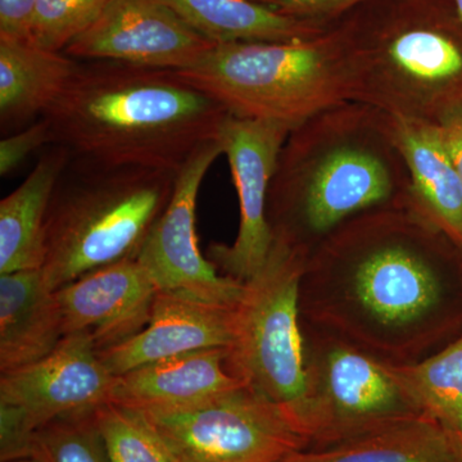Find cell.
<instances>
[{"instance_id":"obj_1","label":"cell","mask_w":462,"mask_h":462,"mask_svg":"<svg viewBox=\"0 0 462 462\" xmlns=\"http://www.w3.org/2000/svg\"><path fill=\"white\" fill-rule=\"evenodd\" d=\"M300 312L382 363H418L462 333V249L409 206L356 215L309 254Z\"/></svg>"},{"instance_id":"obj_2","label":"cell","mask_w":462,"mask_h":462,"mask_svg":"<svg viewBox=\"0 0 462 462\" xmlns=\"http://www.w3.org/2000/svg\"><path fill=\"white\" fill-rule=\"evenodd\" d=\"M410 185L393 117L346 100L289 133L270 184L267 218L273 238L310 254L356 215L409 205Z\"/></svg>"},{"instance_id":"obj_3","label":"cell","mask_w":462,"mask_h":462,"mask_svg":"<svg viewBox=\"0 0 462 462\" xmlns=\"http://www.w3.org/2000/svg\"><path fill=\"white\" fill-rule=\"evenodd\" d=\"M227 116L175 69L90 60L42 118L72 158L178 173Z\"/></svg>"},{"instance_id":"obj_4","label":"cell","mask_w":462,"mask_h":462,"mask_svg":"<svg viewBox=\"0 0 462 462\" xmlns=\"http://www.w3.org/2000/svg\"><path fill=\"white\" fill-rule=\"evenodd\" d=\"M356 100L439 124L462 100V20L452 0H380L346 12Z\"/></svg>"},{"instance_id":"obj_5","label":"cell","mask_w":462,"mask_h":462,"mask_svg":"<svg viewBox=\"0 0 462 462\" xmlns=\"http://www.w3.org/2000/svg\"><path fill=\"white\" fill-rule=\"evenodd\" d=\"M176 74L231 116L294 129L324 109L356 100L354 26L346 14L306 41L221 42Z\"/></svg>"},{"instance_id":"obj_6","label":"cell","mask_w":462,"mask_h":462,"mask_svg":"<svg viewBox=\"0 0 462 462\" xmlns=\"http://www.w3.org/2000/svg\"><path fill=\"white\" fill-rule=\"evenodd\" d=\"M178 173L71 158L51 196L42 272L58 291L85 273L136 260L171 199Z\"/></svg>"},{"instance_id":"obj_7","label":"cell","mask_w":462,"mask_h":462,"mask_svg":"<svg viewBox=\"0 0 462 462\" xmlns=\"http://www.w3.org/2000/svg\"><path fill=\"white\" fill-rule=\"evenodd\" d=\"M309 252L273 238L269 256L234 306L226 367L248 388L293 407L305 383L300 285Z\"/></svg>"},{"instance_id":"obj_8","label":"cell","mask_w":462,"mask_h":462,"mask_svg":"<svg viewBox=\"0 0 462 462\" xmlns=\"http://www.w3.org/2000/svg\"><path fill=\"white\" fill-rule=\"evenodd\" d=\"M302 327L305 383L291 410L309 448H327L425 416L387 365L329 333Z\"/></svg>"},{"instance_id":"obj_9","label":"cell","mask_w":462,"mask_h":462,"mask_svg":"<svg viewBox=\"0 0 462 462\" xmlns=\"http://www.w3.org/2000/svg\"><path fill=\"white\" fill-rule=\"evenodd\" d=\"M143 413L181 462H282L310 447L288 404L248 387L190 409Z\"/></svg>"},{"instance_id":"obj_10","label":"cell","mask_w":462,"mask_h":462,"mask_svg":"<svg viewBox=\"0 0 462 462\" xmlns=\"http://www.w3.org/2000/svg\"><path fill=\"white\" fill-rule=\"evenodd\" d=\"M114 374L89 334H69L38 363L0 376V460L30 457L36 430L69 413L109 402Z\"/></svg>"},{"instance_id":"obj_11","label":"cell","mask_w":462,"mask_h":462,"mask_svg":"<svg viewBox=\"0 0 462 462\" xmlns=\"http://www.w3.org/2000/svg\"><path fill=\"white\" fill-rule=\"evenodd\" d=\"M223 154L217 139L203 143L176 175L175 188L165 211L158 218L136 260L158 291H172L212 303L234 307L243 282L220 273L200 254L196 209L200 187L209 167Z\"/></svg>"},{"instance_id":"obj_12","label":"cell","mask_w":462,"mask_h":462,"mask_svg":"<svg viewBox=\"0 0 462 462\" xmlns=\"http://www.w3.org/2000/svg\"><path fill=\"white\" fill-rule=\"evenodd\" d=\"M291 127L227 116L217 135L239 200V229L231 245L212 243L207 257L224 276L245 282L263 267L273 247L267 218L270 184Z\"/></svg>"},{"instance_id":"obj_13","label":"cell","mask_w":462,"mask_h":462,"mask_svg":"<svg viewBox=\"0 0 462 462\" xmlns=\"http://www.w3.org/2000/svg\"><path fill=\"white\" fill-rule=\"evenodd\" d=\"M214 47L162 0H109L63 53L179 71L196 66Z\"/></svg>"},{"instance_id":"obj_14","label":"cell","mask_w":462,"mask_h":462,"mask_svg":"<svg viewBox=\"0 0 462 462\" xmlns=\"http://www.w3.org/2000/svg\"><path fill=\"white\" fill-rule=\"evenodd\" d=\"M157 291L138 260L93 270L56 291L63 333L89 334L98 352L121 345L147 327Z\"/></svg>"},{"instance_id":"obj_15","label":"cell","mask_w":462,"mask_h":462,"mask_svg":"<svg viewBox=\"0 0 462 462\" xmlns=\"http://www.w3.org/2000/svg\"><path fill=\"white\" fill-rule=\"evenodd\" d=\"M233 309L158 291L147 327L126 342L98 352L100 361L109 373L120 375L173 356L229 348Z\"/></svg>"},{"instance_id":"obj_16","label":"cell","mask_w":462,"mask_h":462,"mask_svg":"<svg viewBox=\"0 0 462 462\" xmlns=\"http://www.w3.org/2000/svg\"><path fill=\"white\" fill-rule=\"evenodd\" d=\"M226 348L173 356L115 376L109 402L142 412L190 409L247 387L226 367Z\"/></svg>"},{"instance_id":"obj_17","label":"cell","mask_w":462,"mask_h":462,"mask_svg":"<svg viewBox=\"0 0 462 462\" xmlns=\"http://www.w3.org/2000/svg\"><path fill=\"white\" fill-rule=\"evenodd\" d=\"M410 173L409 206L462 249V182L439 124L393 117Z\"/></svg>"},{"instance_id":"obj_18","label":"cell","mask_w":462,"mask_h":462,"mask_svg":"<svg viewBox=\"0 0 462 462\" xmlns=\"http://www.w3.org/2000/svg\"><path fill=\"white\" fill-rule=\"evenodd\" d=\"M65 338L56 291L42 269L0 275V373L51 355Z\"/></svg>"},{"instance_id":"obj_19","label":"cell","mask_w":462,"mask_h":462,"mask_svg":"<svg viewBox=\"0 0 462 462\" xmlns=\"http://www.w3.org/2000/svg\"><path fill=\"white\" fill-rule=\"evenodd\" d=\"M63 51L44 50L29 39L0 35L2 132L23 129L47 114L78 69Z\"/></svg>"},{"instance_id":"obj_20","label":"cell","mask_w":462,"mask_h":462,"mask_svg":"<svg viewBox=\"0 0 462 462\" xmlns=\"http://www.w3.org/2000/svg\"><path fill=\"white\" fill-rule=\"evenodd\" d=\"M71 158L62 145H48L26 180L0 202V275L44 266L48 209Z\"/></svg>"},{"instance_id":"obj_21","label":"cell","mask_w":462,"mask_h":462,"mask_svg":"<svg viewBox=\"0 0 462 462\" xmlns=\"http://www.w3.org/2000/svg\"><path fill=\"white\" fill-rule=\"evenodd\" d=\"M197 32L221 42L306 41L327 32L334 21L279 14L256 0H162Z\"/></svg>"},{"instance_id":"obj_22","label":"cell","mask_w":462,"mask_h":462,"mask_svg":"<svg viewBox=\"0 0 462 462\" xmlns=\"http://www.w3.org/2000/svg\"><path fill=\"white\" fill-rule=\"evenodd\" d=\"M282 462H462V440L428 416Z\"/></svg>"},{"instance_id":"obj_23","label":"cell","mask_w":462,"mask_h":462,"mask_svg":"<svg viewBox=\"0 0 462 462\" xmlns=\"http://www.w3.org/2000/svg\"><path fill=\"white\" fill-rule=\"evenodd\" d=\"M385 365L422 415L462 440V333L418 363Z\"/></svg>"},{"instance_id":"obj_24","label":"cell","mask_w":462,"mask_h":462,"mask_svg":"<svg viewBox=\"0 0 462 462\" xmlns=\"http://www.w3.org/2000/svg\"><path fill=\"white\" fill-rule=\"evenodd\" d=\"M94 416L109 461L181 462L144 413L107 402Z\"/></svg>"},{"instance_id":"obj_25","label":"cell","mask_w":462,"mask_h":462,"mask_svg":"<svg viewBox=\"0 0 462 462\" xmlns=\"http://www.w3.org/2000/svg\"><path fill=\"white\" fill-rule=\"evenodd\" d=\"M94 410L60 416L36 430L30 457L38 462H111Z\"/></svg>"},{"instance_id":"obj_26","label":"cell","mask_w":462,"mask_h":462,"mask_svg":"<svg viewBox=\"0 0 462 462\" xmlns=\"http://www.w3.org/2000/svg\"><path fill=\"white\" fill-rule=\"evenodd\" d=\"M109 0H36L30 41L44 50L65 51L89 29Z\"/></svg>"},{"instance_id":"obj_27","label":"cell","mask_w":462,"mask_h":462,"mask_svg":"<svg viewBox=\"0 0 462 462\" xmlns=\"http://www.w3.org/2000/svg\"><path fill=\"white\" fill-rule=\"evenodd\" d=\"M51 144H53L51 125L42 117L21 132L9 134L0 142V175H11L32 153Z\"/></svg>"},{"instance_id":"obj_28","label":"cell","mask_w":462,"mask_h":462,"mask_svg":"<svg viewBox=\"0 0 462 462\" xmlns=\"http://www.w3.org/2000/svg\"><path fill=\"white\" fill-rule=\"evenodd\" d=\"M279 14L307 20L334 21L346 12L380 0H256Z\"/></svg>"},{"instance_id":"obj_29","label":"cell","mask_w":462,"mask_h":462,"mask_svg":"<svg viewBox=\"0 0 462 462\" xmlns=\"http://www.w3.org/2000/svg\"><path fill=\"white\" fill-rule=\"evenodd\" d=\"M35 3L36 0H0V35L29 39Z\"/></svg>"},{"instance_id":"obj_30","label":"cell","mask_w":462,"mask_h":462,"mask_svg":"<svg viewBox=\"0 0 462 462\" xmlns=\"http://www.w3.org/2000/svg\"><path fill=\"white\" fill-rule=\"evenodd\" d=\"M439 125L462 182V100L442 116Z\"/></svg>"},{"instance_id":"obj_31","label":"cell","mask_w":462,"mask_h":462,"mask_svg":"<svg viewBox=\"0 0 462 462\" xmlns=\"http://www.w3.org/2000/svg\"><path fill=\"white\" fill-rule=\"evenodd\" d=\"M452 2H454L456 11L462 20V0H452Z\"/></svg>"},{"instance_id":"obj_32","label":"cell","mask_w":462,"mask_h":462,"mask_svg":"<svg viewBox=\"0 0 462 462\" xmlns=\"http://www.w3.org/2000/svg\"><path fill=\"white\" fill-rule=\"evenodd\" d=\"M11 462H38V461L33 460V458H32V457H27V458H20V460H14V461H11Z\"/></svg>"}]
</instances>
